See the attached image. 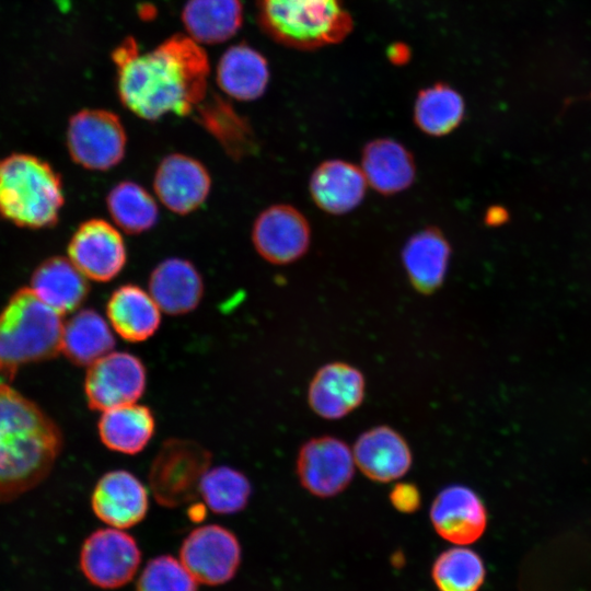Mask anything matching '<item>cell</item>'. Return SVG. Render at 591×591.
Segmentation results:
<instances>
[{
    "mask_svg": "<svg viewBox=\"0 0 591 591\" xmlns=\"http://www.w3.org/2000/svg\"><path fill=\"white\" fill-rule=\"evenodd\" d=\"M69 259L88 278L111 281L127 262V250L120 232L103 219H90L74 231L68 245Z\"/></svg>",
    "mask_w": 591,
    "mask_h": 591,
    "instance_id": "cell-13",
    "label": "cell"
},
{
    "mask_svg": "<svg viewBox=\"0 0 591 591\" xmlns=\"http://www.w3.org/2000/svg\"><path fill=\"white\" fill-rule=\"evenodd\" d=\"M269 81L264 56L253 47L237 44L228 48L217 65V83L229 96L253 101L262 96Z\"/></svg>",
    "mask_w": 591,
    "mask_h": 591,
    "instance_id": "cell-25",
    "label": "cell"
},
{
    "mask_svg": "<svg viewBox=\"0 0 591 591\" xmlns=\"http://www.w3.org/2000/svg\"><path fill=\"white\" fill-rule=\"evenodd\" d=\"M94 514L106 525L126 530L140 523L149 509L144 485L124 470L104 474L91 496Z\"/></svg>",
    "mask_w": 591,
    "mask_h": 591,
    "instance_id": "cell-17",
    "label": "cell"
},
{
    "mask_svg": "<svg viewBox=\"0 0 591 591\" xmlns=\"http://www.w3.org/2000/svg\"><path fill=\"white\" fill-rule=\"evenodd\" d=\"M508 220V212L502 207L494 206L486 212L485 221L488 225H500Z\"/></svg>",
    "mask_w": 591,
    "mask_h": 591,
    "instance_id": "cell-36",
    "label": "cell"
},
{
    "mask_svg": "<svg viewBox=\"0 0 591 591\" xmlns=\"http://www.w3.org/2000/svg\"><path fill=\"white\" fill-rule=\"evenodd\" d=\"M30 289L42 302L62 315L83 303L89 293V283L69 258L54 256L35 269Z\"/></svg>",
    "mask_w": 591,
    "mask_h": 591,
    "instance_id": "cell-24",
    "label": "cell"
},
{
    "mask_svg": "<svg viewBox=\"0 0 591 591\" xmlns=\"http://www.w3.org/2000/svg\"><path fill=\"white\" fill-rule=\"evenodd\" d=\"M146 383V368L138 357L111 351L89 366L84 393L91 409L104 412L136 403L142 396Z\"/></svg>",
    "mask_w": 591,
    "mask_h": 591,
    "instance_id": "cell-11",
    "label": "cell"
},
{
    "mask_svg": "<svg viewBox=\"0 0 591 591\" xmlns=\"http://www.w3.org/2000/svg\"><path fill=\"white\" fill-rule=\"evenodd\" d=\"M148 288L160 310L170 315L192 312L204 296L200 273L193 263L181 257L159 263L150 274Z\"/></svg>",
    "mask_w": 591,
    "mask_h": 591,
    "instance_id": "cell-19",
    "label": "cell"
},
{
    "mask_svg": "<svg viewBox=\"0 0 591 591\" xmlns=\"http://www.w3.org/2000/svg\"><path fill=\"white\" fill-rule=\"evenodd\" d=\"M391 505L402 513H414L421 505L418 487L409 482H397L390 491Z\"/></svg>",
    "mask_w": 591,
    "mask_h": 591,
    "instance_id": "cell-35",
    "label": "cell"
},
{
    "mask_svg": "<svg viewBox=\"0 0 591 591\" xmlns=\"http://www.w3.org/2000/svg\"><path fill=\"white\" fill-rule=\"evenodd\" d=\"M61 315L30 288L18 290L0 311V380L12 382L21 367L61 352Z\"/></svg>",
    "mask_w": 591,
    "mask_h": 591,
    "instance_id": "cell-3",
    "label": "cell"
},
{
    "mask_svg": "<svg viewBox=\"0 0 591 591\" xmlns=\"http://www.w3.org/2000/svg\"><path fill=\"white\" fill-rule=\"evenodd\" d=\"M366 379L362 372L343 361H333L318 368L308 387V403L318 417L338 420L363 402Z\"/></svg>",
    "mask_w": 591,
    "mask_h": 591,
    "instance_id": "cell-16",
    "label": "cell"
},
{
    "mask_svg": "<svg viewBox=\"0 0 591 591\" xmlns=\"http://www.w3.org/2000/svg\"><path fill=\"white\" fill-rule=\"evenodd\" d=\"M311 240L306 218L294 207L273 205L263 210L253 223L252 242L257 253L275 265L300 259Z\"/></svg>",
    "mask_w": 591,
    "mask_h": 591,
    "instance_id": "cell-12",
    "label": "cell"
},
{
    "mask_svg": "<svg viewBox=\"0 0 591 591\" xmlns=\"http://www.w3.org/2000/svg\"><path fill=\"white\" fill-rule=\"evenodd\" d=\"M367 179L350 162L333 159L322 162L310 178V194L316 206L332 215L355 209L363 199Z\"/></svg>",
    "mask_w": 591,
    "mask_h": 591,
    "instance_id": "cell-20",
    "label": "cell"
},
{
    "mask_svg": "<svg viewBox=\"0 0 591 591\" xmlns=\"http://www.w3.org/2000/svg\"><path fill=\"white\" fill-rule=\"evenodd\" d=\"M106 207L114 223L129 234L152 229L159 219L153 196L132 181H123L113 186L106 196Z\"/></svg>",
    "mask_w": 591,
    "mask_h": 591,
    "instance_id": "cell-30",
    "label": "cell"
},
{
    "mask_svg": "<svg viewBox=\"0 0 591 591\" xmlns=\"http://www.w3.org/2000/svg\"><path fill=\"white\" fill-rule=\"evenodd\" d=\"M153 188L170 211L188 215L206 201L211 177L200 161L183 153H172L159 163Z\"/></svg>",
    "mask_w": 591,
    "mask_h": 591,
    "instance_id": "cell-15",
    "label": "cell"
},
{
    "mask_svg": "<svg viewBox=\"0 0 591 591\" xmlns=\"http://www.w3.org/2000/svg\"><path fill=\"white\" fill-rule=\"evenodd\" d=\"M439 591H478L486 569L482 557L466 547H452L442 552L431 569Z\"/></svg>",
    "mask_w": 591,
    "mask_h": 591,
    "instance_id": "cell-33",
    "label": "cell"
},
{
    "mask_svg": "<svg viewBox=\"0 0 591 591\" xmlns=\"http://www.w3.org/2000/svg\"><path fill=\"white\" fill-rule=\"evenodd\" d=\"M198 584L178 558L160 555L146 564L136 591H197Z\"/></svg>",
    "mask_w": 591,
    "mask_h": 591,
    "instance_id": "cell-34",
    "label": "cell"
},
{
    "mask_svg": "<svg viewBox=\"0 0 591 591\" xmlns=\"http://www.w3.org/2000/svg\"><path fill=\"white\" fill-rule=\"evenodd\" d=\"M248 478L230 466L208 468L199 483V495L207 508L219 514L243 510L251 497Z\"/></svg>",
    "mask_w": 591,
    "mask_h": 591,
    "instance_id": "cell-32",
    "label": "cell"
},
{
    "mask_svg": "<svg viewBox=\"0 0 591 591\" xmlns=\"http://www.w3.org/2000/svg\"><path fill=\"white\" fill-rule=\"evenodd\" d=\"M123 105L147 120L184 116L206 97L210 71L207 54L187 34H176L141 51L128 37L113 51Z\"/></svg>",
    "mask_w": 591,
    "mask_h": 591,
    "instance_id": "cell-1",
    "label": "cell"
},
{
    "mask_svg": "<svg viewBox=\"0 0 591 591\" xmlns=\"http://www.w3.org/2000/svg\"><path fill=\"white\" fill-rule=\"evenodd\" d=\"M178 559L199 584L221 586L236 575L242 548L232 531L219 524H206L183 540Z\"/></svg>",
    "mask_w": 591,
    "mask_h": 591,
    "instance_id": "cell-9",
    "label": "cell"
},
{
    "mask_svg": "<svg viewBox=\"0 0 591 591\" xmlns=\"http://www.w3.org/2000/svg\"><path fill=\"white\" fill-rule=\"evenodd\" d=\"M352 454L360 472L376 483L402 478L413 464V453L406 439L385 425L363 431L354 444Z\"/></svg>",
    "mask_w": 591,
    "mask_h": 591,
    "instance_id": "cell-18",
    "label": "cell"
},
{
    "mask_svg": "<svg viewBox=\"0 0 591 591\" xmlns=\"http://www.w3.org/2000/svg\"><path fill=\"white\" fill-rule=\"evenodd\" d=\"M187 35L198 44H220L242 26L240 0H188L182 11Z\"/></svg>",
    "mask_w": 591,
    "mask_h": 591,
    "instance_id": "cell-27",
    "label": "cell"
},
{
    "mask_svg": "<svg viewBox=\"0 0 591 591\" xmlns=\"http://www.w3.org/2000/svg\"><path fill=\"white\" fill-rule=\"evenodd\" d=\"M103 444L115 452H141L155 430L151 409L136 403L104 410L97 424Z\"/></svg>",
    "mask_w": 591,
    "mask_h": 591,
    "instance_id": "cell-26",
    "label": "cell"
},
{
    "mask_svg": "<svg viewBox=\"0 0 591 591\" xmlns=\"http://www.w3.org/2000/svg\"><path fill=\"white\" fill-rule=\"evenodd\" d=\"M257 11L270 37L299 49L336 44L352 27L341 0H257Z\"/></svg>",
    "mask_w": 591,
    "mask_h": 591,
    "instance_id": "cell-5",
    "label": "cell"
},
{
    "mask_svg": "<svg viewBox=\"0 0 591 591\" xmlns=\"http://www.w3.org/2000/svg\"><path fill=\"white\" fill-rule=\"evenodd\" d=\"M160 308L149 293L134 283L116 288L106 304V315L112 328L125 340H147L161 323Z\"/></svg>",
    "mask_w": 591,
    "mask_h": 591,
    "instance_id": "cell-23",
    "label": "cell"
},
{
    "mask_svg": "<svg viewBox=\"0 0 591 591\" xmlns=\"http://www.w3.org/2000/svg\"><path fill=\"white\" fill-rule=\"evenodd\" d=\"M115 346L106 320L95 310L83 309L63 324L61 352L77 366H90Z\"/></svg>",
    "mask_w": 591,
    "mask_h": 591,
    "instance_id": "cell-28",
    "label": "cell"
},
{
    "mask_svg": "<svg viewBox=\"0 0 591 591\" xmlns=\"http://www.w3.org/2000/svg\"><path fill=\"white\" fill-rule=\"evenodd\" d=\"M450 256V243L438 228L428 227L410 236L402 262L414 289L422 294L436 292L445 279Z\"/></svg>",
    "mask_w": 591,
    "mask_h": 591,
    "instance_id": "cell-21",
    "label": "cell"
},
{
    "mask_svg": "<svg viewBox=\"0 0 591 591\" xmlns=\"http://www.w3.org/2000/svg\"><path fill=\"white\" fill-rule=\"evenodd\" d=\"M62 183L46 161L26 153L0 160V216L27 229L54 227L63 206Z\"/></svg>",
    "mask_w": 591,
    "mask_h": 591,
    "instance_id": "cell-4",
    "label": "cell"
},
{
    "mask_svg": "<svg viewBox=\"0 0 591 591\" xmlns=\"http://www.w3.org/2000/svg\"><path fill=\"white\" fill-rule=\"evenodd\" d=\"M464 112L465 104L460 93L440 83L419 92L414 106V120L422 132L442 137L461 124Z\"/></svg>",
    "mask_w": 591,
    "mask_h": 591,
    "instance_id": "cell-31",
    "label": "cell"
},
{
    "mask_svg": "<svg viewBox=\"0 0 591 591\" xmlns=\"http://www.w3.org/2000/svg\"><path fill=\"white\" fill-rule=\"evenodd\" d=\"M58 425L35 402L0 380V503L44 482L62 449Z\"/></svg>",
    "mask_w": 591,
    "mask_h": 591,
    "instance_id": "cell-2",
    "label": "cell"
},
{
    "mask_svg": "<svg viewBox=\"0 0 591 591\" xmlns=\"http://www.w3.org/2000/svg\"><path fill=\"white\" fill-rule=\"evenodd\" d=\"M194 111L198 114L199 123L230 157L244 158L256 149V141L247 121L220 97H205Z\"/></svg>",
    "mask_w": 591,
    "mask_h": 591,
    "instance_id": "cell-29",
    "label": "cell"
},
{
    "mask_svg": "<svg viewBox=\"0 0 591 591\" xmlns=\"http://www.w3.org/2000/svg\"><path fill=\"white\" fill-rule=\"evenodd\" d=\"M355 466L352 450L333 436L309 439L301 445L296 460L301 486L318 498L343 493L352 480Z\"/></svg>",
    "mask_w": 591,
    "mask_h": 591,
    "instance_id": "cell-10",
    "label": "cell"
},
{
    "mask_svg": "<svg viewBox=\"0 0 591 591\" xmlns=\"http://www.w3.org/2000/svg\"><path fill=\"white\" fill-rule=\"evenodd\" d=\"M210 452L193 440L171 438L163 442L149 472L154 499L176 508L199 495V483L209 468Z\"/></svg>",
    "mask_w": 591,
    "mask_h": 591,
    "instance_id": "cell-6",
    "label": "cell"
},
{
    "mask_svg": "<svg viewBox=\"0 0 591 591\" xmlns=\"http://www.w3.org/2000/svg\"><path fill=\"white\" fill-rule=\"evenodd\" d=\"M429 518L437 534L455 545L474 543L487 525V511L479 496L459 484L447 486L437 494Z\"/></svg>",
    "mask_w": 591,
    "mask_h": 591,
    "instance_id": "cell-14",
    "label": "cell"
},
{
    "mask_svg": "<svg viewBox=\"0 0 591 591\" xmlns=\"http://www.w3.org/2000/svg\"><path fill=\"white\" fill-rule=\"evenodd\" d=\"M127 136L120 118L113 112L85 108L69 119L67 148L78 165L107 171L120 163Z\"/></svg>",
    "mask_w": 591,
    "mask_h": 591,
    "instance_id": "cell-7",
    "label": "cell"
},
{
    "mask_svg": "<svg viewBox=\"0 0 591 591\" xmlns=\"http://www.w3.org/2000/svg\"><path fill=\"white\" fill-rule=\"evenodd\" d=\"M361 158V170L367 182L382 195L401 193L415 179L413 154L394 139L379 138L368 142Z\"/></svg>",
    "mask_w": 591,
    "mask_h": 591,
    "instance_id": "cell-22",
    "label": "cell"
},
{
    "mask_svg": "<svg viewBox=\"0 0 591 591\" xmlns=\"http://www.w3.org/2000/svg\"><path fill=\"white\" fill-rule=\"evenodd\" d=\"M141 564L137 541L125 530L103 528L83 542L79 566L84 578L104 590L119 589L129 583Z\"/></svg>",
    "mask_w": 591,
    "mask_h": 591,
    "instance_id": "cell-8",
    "label": "cell"
}]
</instances>
